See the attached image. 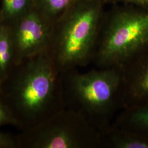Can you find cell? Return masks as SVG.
Instances as JSON below:
<instances>
[{"mask_svg": "<svg viewBox=\"0 0 148 148\" xmlns=\"http://www.w3.org/2000/svg\"><path fill=\"white\" fill-rule=\"evenodd\" d=\"M27 130L31 148H102L101 133L65 107Z\"/></svg>", "mask_w": 148, "mask_h": 148, "instance_id": "obj_5", "label": "cell"}, {"mask_svg": "<svg viewBox=\"0 0 148 148\" xmlns=\"http://www.w3.org/2000/svg\"><path fill=\"white\" fill-rule=\"evenodd\" d=\"M148 50V14H119L105 27L92 63L99 68H121Z\"/></svg>", "mask_w": 148, "mask_h": 148, "instance_id": "obj_4", "label": "cell"}, {"mask_svg": "<svg viewBox=\"0 0 148 148\" xmlns=\"http://www.w3.org/2000/svg\"><path fill=\"white\" fill-rule=\"evenodd\" d=\"M6 125H18V122L8 106L0 99V126Z\"/></svg>", "mask_w": 148, "mask_h": 148, "instance_id": "obj_13", "label": "cell"}, {"mask_svg": "<svg viewBox=\"0 0 148 148\" xmlns=\"http://www.w3.org/2000/svg\"><path fill=\"white\" fill-rule=\"evenodd\" d=\"M8 25L14 50V65L50 48L54 29L52 22L34 7Z\"/></svg>", "mask_w": 148, "mask_h": 148, "instance_id": "obj_6", "label": "cell"}, {"mask_svg": "<svg viewBox=\"0 0 148 148\" xmlns=\"http://www.w3.org/2000/svg\"><path fill=\"white\" fill-rule=\"evenodd\" d=\"M34 7L33 0H2L0 23L10 25Z\"/></svg>", "mask_w": 148, "mask_h": 148, "instance_id": "obj_11", "label": "cell"}, {"mask_svg": "<svg viewBox=\"0 0 148 148\" xmlns=\"http://www.w3.org/2000/svg\"><path fill=\"white\" fill-rule=\"evenodd\" d=\"M121 69L124 108L148 105V50Z\"/></svg>", "mask_w": 148, "mask_h": 148, "instance_id": "obj_7", "label": "cell"}, {"mask_svg": "<svg viewBox=\"0 0 148 148\" xmlns=\"http://www.w3.org/2000/svg\"><path fill=\"white\" fill-rule=\"evenodd\" d=\"M14 66L16 73L0 93L18 125L33 127L65 107L60 73L49 48Z\"/></svg>", "mask_w": 148, "mask_h": 148, "instance_id": "obj_1", "label": "cell"}, {"mask_svg": "<svg viewBox=\"0 0 148 148\" xmlns=\"http://www.w3.org/2000/svg\"><path fill=\"white\" fill-rule=\"evenodd\" d=\"M16 139L8 134L0 132V148H13L18 145Z\"/></svg>", "mask_w": 148, "mask_h": 148, "instance_id": "obj_14", "label": "cell"}, {"mask_svg": "<svg viewBox=\"0 0 148 148\" xmlns=\"http://www.w3.org/2000/svg\"><path fill=\"white\" fill-rule=\"evenodd\" d=\"M111 126L128 130L148 139V105L123 108Z\"/></svg>", "mask_w": 148, "mask_h": 148, "instance_id": "obj_8", "label": "cell"}, {"mask_svg": "<svg viewBox=\"0 0 148 148\" xmlns=\"http://www.w3.org/2000/svg\"><path fill=\"white\" fill-rule=\"evenodd\" d=\"M14 50L10 27L0 23V88L14 66Z\"/></svg>", "mask_w": 148, "mask_h": 148, "instance_id": "obj_10", "label": "cell"}, {"mask_svg": "<svg viewBox=\"0 0 148 148\" xmlns=\"http://www.w3.org/2000/svg\"><path fill=\"white\" fill-rule=\"evenodd\" d=\"M64 105L101 133L124 108L123 75L120 68H78L60 73Z\"/></svg>", "mask_w": 148, "mask_h": 148, "instance_id": "obj_2", "label": "cell"}, {"mask_svg": "<svg viewBox=\"0 0 148 148\" xmlns=\"http://www.w3.org/2000/svg\"><path fill=\"white\" fill-rule=\"evenodd\" d=\"M102 148H148V139L111 126L102 133Z\"/></svg>", "mask_w": 148, "mask_h": 148, "instance_id": "obj_9", "label": "cell"}, {"mask_svg": "<svg viewBox=\"0 0 148 148\" xmlns=\"http://www.w3.org/2000/svg\"><path fill=\"white\" fill-rule=\"evenodd\" d=\"M97 8L87 6L61 19L54 27L50 51L59 73L92 63L99 31Z\"/></svg>", "mask_w": 148, "mask_h": 148, "instance_id": "obj_3", "label": "cell"}, {"mask_svg": "<svg viewBox=\"0 0 148 148\" xmlns=\"http://www.w3.org/2000/svg\"><path fill=\"white\" fill-rule=\"evenodd\" d=\"M127 1H131L133 2H136L141 3H148V0H127Z\"/></svg>", "mask_w": 148, "mask_h": 148, "instance_id": "obj_15", "label": "cell"}, {"mask_svg": "<svg viewBox=\"0 0 148 148\" xmlns=\"http://www.w3.org/2000/svg\"><path fill=\"white\" fill-rule=\"evenodd\" d=\"M74 0H33L34 7L52 21L53 17L68 9Z\"/></svg>", "mask_w": 148, "mask_h": 148, "instance_id": "obj_12", "label": "cell"}]
</instances>
